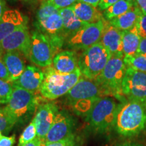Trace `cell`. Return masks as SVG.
Masks as SVG:
<instances>
[{"label":"cell","mask_w":146,"mask_h":146,"mask_svg":"<svg viewBox=\"0 0 146 146\" xmlns=\"http://www.w3.org/2000/svg\"><path fill=\"white\" fill-rule=\"evenodd\" d=\"M141 38L136 27L130 30L122 31L123 48L125 56H133L137 54Z\"/></svg>","instance_id":"cell-22"},{"label":"cell","mask_w":146,"mask_h":146,"mask_svg":"<svg viewBox=\"0 0 146 146\" xmlns=\"http://www.w3.org/2000/svg\"><path fill=\"white\" fill-rule=\"evenodd\" d=\"M38 102L35 93L13 86L10 101L3 108L16 124L22 123L33 113Z\"/></svg>","instance_id":"cell-6"},{"label":"cell","mask_w":146,"mask_h":146,"mask_svg":"<svg viewBox=\"0 0 146 146\" xmlns=\"http://www.w3.org/2000/svg\"><path fill=\"white\" fill-rule=\"evenodd\" d=\"M58 111V106L53 102H47L39 106L33 119L35 124L38 138L44 139L54 123Z\"/></svg>","instance_id":"cell-13"},{"label":"cell","mask_w":146,"mask_h":146,"mask_svg":"<svg viewBox=\"0 0 146 146\" xmlns=\"http://www.w3.org/2000/svg\"><path fill=\"white\" fill-rule=\"evenodd\" d=\"M141 14V10L138 7L133 4V8L124 14L113 18L108 21V23L120 31H125L135 27L137 22Z\"/></svg>","instance_id":"cell-21"},{"label":"cell","mask_w":146,"mask_h":146,"mask_svg":"<svg viewBox=\"0 0 146 146\" xmlns=\"http://www.w3.org/2000/svg\"><path fill=\"white\" fill-rule=\"evenodd\" d=\"M126 1H130V2H132V3H133V1H134L135 0H126Z\"/></svg>","instance_id":"cell-41"},{"label":"cell","mask_w":146,"mask_h":146,"mask_svg":"<svg viewBox=\"0 0 146 146\" xmlns=\"http://www.w3.org/2000/svg\"><path fill=\"white\" fill-rule=\"evenodd\" d=\"M15 125L16 123L4 108H0V131L2 135H8Z\"/></svg>","instance_id":"cell-28"},{"label":"cell","mask_w":146,"mask_h":146,"mask_svg":"<svg viewBox=\"0 0 146 146\" xmlns=\"http://www.w3.org/2000/svg\"><path fill=\"white\" fill-rule=\"evenodd\" d=\"M37 137V133L35 127V124L33 120L31 122L30 124L25 128V130L22 133L21 137L18 139V146H23L29 142L33 141Z\"/></svg>","instance_id":"cell-25"},{"label":"cell","mask_w":146,"mask_h":146,"mask_svg":"<svg viewBox=\"0 0 146 146\" xmlns=\"http://www.w3.org/2000/svg\"><path fill=\"white\" fill-rule=\"evenodd\" d=\"M53 67L62 74H70L78 68V55L74 50L61 51L55 55Z\"/></svg>","instance_id":"cell-17"},{"label":"cell","mask_w":146,"mask_h":146,"mask_svg":"<svg viewBox=\"0 0 146 146\" xmlns=\"http://www.w3.org/2000/svg\"><path fill=\"white\" fill-rule=\"evenodd\" d=\"M31 36L27 24L12 32L0 43V53L3 55L10 52H19L29 58Z\"/></svg>","instance_id":"cell-11"},{"label":"cell","mask_w":146,"mask_h":146,"mask_svg":"<svg viewBox=\"0 0 146 146\" xmlns=\"http://www.w3.org/2000/svg\"><path fill=\"white\" fill-rule=\"evenodd\" d=\"M42 141H43V140H41V139L36 137L35 139L33 140V141L29 142V143L25 144V145H24L23 146H40L42 143Z\"/></svg>","instance_id":"cell-39"},{"label":"cell","mask_w":146,"mask_h":146,"mask_svg":"<svg viewBox=\"0 0 146 146\" xmlns=\"http://www.w3.org/2000/svg\"><path fill=\"white\" fill-rule=\"evenodd\" d=\"M117 146H146L143 143L135 141H125L118 144Z\"/></svg>","instance_id":"cell-38"},{"label":"cell","mask_w":146,"mask_h":146,"mask_svg":"<svg viewBox=\"0 0 146 146\" xmlns=\"http://www.w3.org/2000/svg\"><path fill=\"white\" fill-rule=\"evenodd\" d=\"M44 78V72L43 71L37 67L29 65L19 78L12 83V85L36 93L39 91Z\"/></svg>","instance_id":"cell-14"},{"label":"cell","mask_w":146,"mask_h":146,"mask_svg":"<svg viewBox=\"0 0 146 146\" xmlns=\"http://www.w3.org/2000/svg\"><path fill=\"white\" fill-rule=\"evenodd\" d=\"M3 58L10 75V83L12 84L19 78L26 68L25 61L21 53L16 52L5 53Z\"/></svg>","instance_id":"cell-18"},{"label":"cell","mask_w":146,"mask_h":146,"mask_svg":"<svg viewBox=\"0 0 146 146\" xmlns=\"http://www.w3.org/2000/svg\"><path fill=\"white\" fill-rule=\"evenodd\" d=\"M70 7L76 16L85 23H95L104 19L101 11L87 3L77 1Z\"/></svg>","instance_id":"cell-20"},{"label":"cell","mask_w":146,"mask_h":146,"mask_svg":"<svg viewBox=\"0 0 146 146\" xmlns=\"http://www.w3.org/2000/svg\"><path fill=\"white\" fill-rule=\"evenodd\" d=\"M59 13L62 19L64 31L66 36V39L69 36H72V35L76 33L84 27L89 24L81 21L76 16L70 6L60 9L59 10Z\"/></svg>","instance_id":"cell-19"},{"label":"cell","mask_w":146,"mask_h":146,"mask_svg":"<svg viewBox=\"0 0 146 146\" xmlns=\"http://www.w3.org/2000/svg\"><path fill=\"white\" fill-rule=\"evenodd\" d=\"M121 94L124 101H136L146 106V73L127 67Z\"/></svg>","instance_id":"cell-8"},{"label":"cell","mask_w":146,"mask_h":146,"mask_svg":"<svg viewBox=\"0 0 146 146\" xmlns=\"http://www.w3.org/2000/svg\"><path fill=\"white\" fill-rule=\"evenodd\" d=\"M3 55L0 53V78L3 81L10 83V75H9L8 71L7 70L6 66L3 61Z\"/></svg>","instance_id":"cell-32"},{"label":"cell","mask_w":146,"mask_h":146,"mask_svg":"<svg viewBox=\"0 0 146 146\" xmlns=\"http://www.w3.org/2000/svg\"><path fill=\"white\" fill-rule=\"evenodd\" d=\"M100 43L106 48L112 56L124 58L122 31L106 22Z\"/></svg>","instance_id":"cell-15"},{"label":"cell","mask_w":146,"mask_h":146,"mask_svg":"<svg viewBox=\"0 0 146 146\" xmlns=\"http://www.w3.org/2000/svg\"><path fill=\"white\" fill-rule=\"evenodd\" d=\"M47 1L58 10H60L71 6L74 3L77 2L78 0H47Z\"/></svg>","instance_id":"cell-31"},{"label":"cell","mask_w":146,"mask_h":146,"mask_svg":"<svg viewBox=\"0 0 146 146\" xmlns=\"http://www.w3.org/2000/svg\"><path fill=\"white\" fill-rule=\"evenodd\" d=\"M112 56L100 42L82 50L78 56V68L82 75L89 79L96 80Z\"/></svg>","instance_id":"cell-5"},{"label":"cell","mask_w":146,"mask_h":146,"mask_svg":"<svg viewBox=\"0 0 146 146\" xmlns=\"http://www.w3.org/2000/svg\"><path fill=\"white\" fill-rule=\"evenodd\" d=\"M6 4L4 0H0V19L2 17L3 14L7 10L6 9Z\"/></svg>","instance_id":"cell-40"},{"label":"cell","mask_w":146,"mask_h":146,"mask_svg":"<svg viewBox=\"0 0 146 146\" xmlns=\"http://www.w3.org/2000/svg\"><path fill=\"white\" fill-rule=\"evenodd\" d=\"M105 19L98 23H89L69 36L65 42V46L72 50H83L101 41L106 23Z\"/></svg>","instance_id":"cell-7"},{"label":"cell","mask_w":146,"mask_h":146,"mask_svg":"<svg viewBox=\"0 0 146 146\" xmlns=\"http://www.w3.org/2000/svg\"><path fill=\"white\" fill-rule=\"evenodd\" d=\"M136 54H141L146 56V38L141 37L140 41L139 46Z\"/></svg>","instance_id":"cell-36"},{"label":"cell","mask_w":146,"mask_h":146,"mask_svg":"<svg viewBox=\"0 0 146 146\" xmlns=\"http://www.w3.org/2000/svg\"><path fill=\"white\" fill-rule=\"evenodd\" d=\"M69 105L80 100L101 98L108 95L95 80L89 79L82 75L75 85L65 95Z\"/></svg>","instance_id":"cell-10"},{"label":"cell","mask_w":146,"mask_h":146,"mask_svg":"<svg viewBox=\"0 0 146 146\" xmlns=\"http://www.w3.org/2000/svg\"><path fill=\"white\" fill-rule=\"evenodd\" d=\"M27 24V18L17 10H7L0 19V43L6 36Z\"/></svg>","instance_id":"cell-16"},{"label":"cell","mask_w":146,"mask_h":146,"mask_svg":"<svg viewBox=\"0 0 146 146\" xmlns=\"http://www.w3.org/2000/svg\"><path fill=\"white\" fill-rule=\"evenodd\" d=\"M123 60L127 67L146 73V56L141 54L125 56Z\"/></svg>","instance_id":"cell-24"},{"label":"cell","mask_w":146,"mask_h":146,"mask_svg":"<svg viewBox=\"0 0 146 146\" xmlns=\"http://www.w3.org/2000/svg\"><path fill=\"white\" fill-rule=\"evenodd\" d=\"M82 139L80 137L76 135L75 133H72L60 141L52 142V143H45L42 141L40 146H81Z\"/></svg>","instance_id":"cell-27"},{"label":"cell","mask_w":146,"mask_h":146,"mask_svg":"<svg viewBox=\"0 0 146 146\" xmlns=\"http://www.w3.org/2000/svg\"><path fill=\"white\" fill-rule=\"evenodd\" d=\"M119 104L110 96L100 98L85 117L91 131L98 134L114 129Z\"/></svg>","instance_id":"cell-3"},{"label":"cell","mask_w":146,"mask_h":146,"mask_svg":"<svg viewBox=\"0 0 146 146\" xmlns=\"http://www.w3.org/2000/svg\"><path fill=\"white\" fill-rule=\"evenodd\" d=\"M100 1L101 0H78V1H79V2L87 3V4L92 5V6L96 7V8H98Z\"/></svg>","instance_id":"cell-37"},{"label":"cell","mask_w":146,"mask_h":146,"mask_svg":"<svg viewBox=\"0 0 146 146\" xmlns=\"http://www.w3.org/2000/svg\"><path fill=\"white\" fill-rule=\"evenodd\" d=\"M133 4L138 7L142 14L146 15V0H135Z\"/></svg>","instance_id":"cell-35"},{"label":"cell","mask_w":146,"mask_h":146,"mask_svg":"<svg viewBox=\"0 0 146 146\" xmlns=\"http://www.w3.org/2000/svg\"><path fill=\"white\" fill-rule=\"evenodd\" d=\"M146 129V106L136 101L126 100L119 104L114 129L118 135L132 138Z\"/></svg>","instance_id":"cell-1"},{"label":"cell","mask_w":146,"mask_h":146,"mask_svg":"<svg viewBox=\"0 0 146 146\" xmlns=\"http://www.w3.org/2000/svg\"><path fill=\"white\" fill-rule=\"evenodd\" d=\"M13 91V85L11 83L0 78V104H7Z\"/></svg>","instance_id":"cell-29"},{"label":"cell","mask_w":146,"mask_h":146,"mask_svg":"<svg viewBox=\"0 0 146 146\" xmlns=\"http://www.w3.org/2000/svg\"><path fill=\"white\" fill-rule=\"evenodd\" d=\"M3 135H2V133H1V131H0V137H1V136H2Z\"/></svg>","instance_id":"cell-42"},{"label":"cell","mask_w":146,"mask_h":146,"mask_svg":"<svg viewBox=\"0 0 146 146\" xmlns=\"http://www.w3.org/2000/svg\"><path fill=\"white\" fill-rule=\"evenodd\" d=\"M133 6V3L126 0H119L103 12V17L106 21L124 14L130 10Z\"/></svg>","instance_id":"cell-23"},{"label":"cell","mask_w":146,"mask_h":146,"mask_svg":"<svg viewBox=\"0 0 146 146\" xmlns=\"http://www.w3.org/2000/svg\"><path fill=\"white\" fill-rule=\"evenodd\" d=\"M59 12V10L47 0L43 1L36 13V23H39L46 19L52 14Z\"/></svg>","instance_id":"cell-26"},{"label":"cell","mask_w":146,"mask_h":146,"mask_svg":"<svg viewBox=\"0 0 146 146\" xmlns=\"http://www.w3.org/2000/svg\"><path fill=\"white\" fill-rule=\"evenodd\" d=\"M118 1H119V0H101L98 6V10L101 11V12L102 11L104 12L107 8H108L109 7H110L111 5L117 2Z\"/></svg>","instance_id":"cell-34"},{"label":"cell","mask_w":146,"mask_h":146,"mask_svg":"<svg viewBox=\"0 0 146 146\" xmlns=\"http://www.w3.org/2000/svg\"><path fill=\"white\" fill-rule=\"evenodd\" d=\"M16 141V136L2 135L0 137V146H13Z\"/></svg>","instance_id":"cell-33"},{"label":"cell","mask_w":146,"mask_h":146,"mask_svg":"<svg viewBox=\"0 0 146 146\" xmlns=\"http://www.w3.org/2000/svg\"><path fill=\"white\" fill-rule=\"evenodd\" d=\"M127 70L123 58L112 56L95 81L106 91L108 96L116 97L121 102L124 99L121 94V86Z\"/></svg>","instance_id":"cell-4"},{"label":"cell","mask_w":146,"mask_h":146,"mask_svg":"<svg viewBox=\"0 0 146 146\" xmlns=\"http://www.w3.org/2000/svg\"><path fill=\"white\" fill-rule=\"evenodd\" d=\"M141 37L146 38V15L141 14L135 25Z\"/></svg>","instance_id":"cell-30"},{"label":"cell","mask_w":146,"mask_h":146,"mask_svg":"<svg viewBox=\"0 0 146 146\" xmlns=\"http://www.w3.org/2000/svg\"><path fill=\"white\" fill-rule=\"evenodd\" d=\"M74 118L68 111L65 110L58 111L54 123L43 141L52 143L63 139L74 133Z\"/></svg>","instance_id":"cell-12"},{"label":"cell","mask_w":146,"mask_h":146,"mask_svg":"<svg viewBox=\"0 0 146 146\" xmlns=\"http://www.w3.org/2000/svg\"><path fill=\"white\" fill-rule=\"evenodd\" d=\"M56 55L54 49L47 36L39 31L32 33L29 59L41 68H47L53 62Z\"/></svg>","instance_id":"cell-9"},{"label":"cell","mask_w":146,"mask_h":146,"mask_svg":"<svg viewBox=\"0 0 146 146\" xmlns=\"http://www.w3.org/2000/svg\"><path fill=\"white\" fill-rule=\"evenodd\" d=\"M43 72L45 78L39 92L43 98L49 100H54L65 96L82 76L79 68L70 74H62L50 66Z\"/></svg>","instance_id":"cell-2"}]
</instances>
